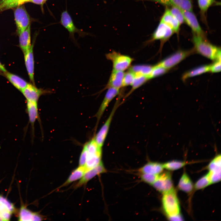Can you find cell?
<instances>
[{"mask_svg":"<svg viewBox=\"0 0 221 221\" xmlns=\"http://www.w3.org/2000/svg\"><path fill=\"white\" fill-rule=\"evenodd\" d=\"M192 41L198 53L211 60H221L220 48L210 43L205 37L193 33Z\"/></svg>","mask_w":221,"mask_h":221,"instance_id":"6da1fadb","label":"cell"},{"mask_svg":"<svg viewBox=\"0 0 221 221\" xmlns=\"http://www.w3.org/2000/svg\"><path fill=\"white\" fill-rule=\"evenodd\" d=\"M87 155L84 167L86 171L98 165L101 161L102 147L99 146L94 138L85 144Z\"/></svg>","mask_w":221,"mask_h":221,"instance_id":"7a4b0ae2","label":"cell"},{"mask_svg":"<svg viewBox=\"0 0 221 221\" xmlns=\"http://www.w3.org/2000/svg\"><path fill=\"white\" fill-rule=\"evenodd\" d=\"M162 204L164 210L168 217L180 214L179 203L176 191L173 188L163 193Z\"/></svg>","mask_w":221,"mask_h":221,"instance_id":"3957f363","label":"cell"},{"mask_svg":"<svg viewBox=\"0 0 221 221\" xmlns=\"http://www.w3.org/2000/svg\"><path fill=\"white\" fill-rule=\"evenodd\" d=\"M14 14L17 33L19 34L30 25L31 20L24 6L22 5L16 8Z\"/></svg>","mask_w":221,"mask_h":221,"instance_id":"277c9868","label":"cell"},{"mask_svg":"<svg viewBox=\"0 0 221 221\" xmlns=\"http://www.w3.org/2000/svg\"><path fill=\"white\" fill-rule=\"evenodd\" d=\"M107 58L113 63V69L124 71L130 66L133 59L130 57L113 52L106 55Z\"/></svg>","mask_w":221,"mask_h":221,"instance_id":"5b68a950","label":"cell"},{"mask_svg":"<svg viewBox=\"0 0 221 221\" xmlns=\"http://www.w3.org/2000/svg\"><path fill=\"white\" fill-rule=\"evenodd\" d=\"M192 52V50L178 51L163 60L158 64L168 70L182 61Z\"/></svg>","mask_w":221,"mask_h":221,"instance_id":"8992f818","label":"cell"},{"mask_svg":"<svg viewBox=\"0 0 221 221\" xmlns=\"http://www.w3.org/2000/svg\"><path fill=\"white\" fill-rule=\"evenodd\" d=\"M119 106V102L117 100L112 110L107 119L94 138L95 140L98 145L101 147H102L103 145L108 132L113 116Z\"/></svg>","mask_w":221,"mask_h":221,"instance_id":"52a82bcc","label":"cell"},{"mask_svg":"<svg viewBox=\"0 0 221 221\" xmlns=\"http://www.w3.org/2000/svg\"><path fill=\"white\" fill-rule=\"evenodd\" d=\"M152 184L156 190L163 193L173 188L171 174L167 172L159 175L157 180Z\"/></svg>","mask_w":221,"mask_h":221,"instance_id":"ba28073f","label":"cell"},{"mask_svg":"<svg viewBox=\"0 0 221 221\" xmlns=\"http://www.w3.org/2000/svg\"><path fill=\"white\" fill-rule=\"evenodd\" d=\"M21 92L27 101L37 103L42 95L50 92V91L41 88H38L33 84L28 83Z\"/></svg>","mask_w":221,"mask_h":221,"instance_id":"9c48e42d","label":"cell"},{"mask_svg":"<svg viewBox=\"0 0 221 221\" xmlns=\"http://www.w3.org/2000/svg\"><path fill=\"white\" fill-rule=\"evenodd\" d=\"M220 154H218L209 164L208 173L211 184L218 182L221 180Z\"/></svg>","mask_w":221,"mask_h":221,"instance_id":"30bf717a","label":"cell"},{"mask_svg":"<svg viewBox=\"0 0 221 221\" xmlns=\"http://www.w3.org/2000/svg\"><path fill=\"white\" fill-rule=\"evenodd\" d=\"M60 23L68 31L70 35L72 38H74L75 33H77L81 36L86 35V33L78 29L75 26L71 16L66 10L61 13Z\"/></svg>","mask_w":221,"mask_h":221,"instance_id":"8fae6325","label":"cell"},{"mask_svg":"<svg viewBox=\"0 0 221 221\" xmlns=\"http://www.w3.org/2000/svg\"><path fill=\"white\" fill-rule=\"evenodd\" d=\"M174 32L168 25L160 21L153 33L150 41L160 40L162 41L169 39Z\"/></svg>","mask_w":221,"mask_h":221,"instance_id":"7c38bea8","label":"cell"},{"mask_svg":"<svg viewBox=\"0 0 221 221\" xmlns=\"http://www.w3.org/2000/svg\"><path fill=\"white\" fill-rule=\"evenodd\" d=\"M181 10L184 22L191 28L193 33L205 37L204 33L192 11Z\"/></svg>","mask_w":221,"mask_h":221,"instance_id":"4fadbf2b","label":"cell"},{"mask_svg":"<svg viewBox=\"0 0 221 221\" xmlns=\"http://www.w3.org/2000/svg\"><path fill=\"white\" fill-rule=\"evenodd\" d=\"M106 169L101 161L98 165L86 171L80 180L74 185L75 189L86 185L90 180L95 176L106 172Z\"/></svg>","mask_w":221,"mask_h":221,"instance_id":"5bb4252c","label":"cell"},{"mask_svg":"<svg viewBox=\"0 0 221 221\" xmlns=\"http://www.w3.org/2000/svg\"><path fill=\"white\" fill-rule=\"evenodd\" d=\"M119 92V89L113 87L108 88V90L104 98L95 115V116L97 119L96 126H97L99 121L110 102L116 96L118 95Z\"/></svg>","mask_w":221,"mask_h":221,"instance_id":"9a60e30c","label":"cell"},{"mask_svg":"<svg viewBox=\"0 0 221 221\" xmlns=\"http://www.w3.org/2000/svg\"><path fill=\"white\" fill-rule=\"evenodd\" d=\"M148 1L159 3L164 6L176 7L182 10L192 11L191 0H137Z\"/></svg>","mask_w":221,"mask_h":221,"instance_id":"2e32d148","label":"cell"},{"mask_svg":"<svg viewBox=\"0 0 221 221\" xmlns=\"http://www.w3.org/2000/svg\"><path fill=\"white\" fill-rule=\"evenodd\" d=\"M33 43L29 49L25 53L24 60L25 64L30 80L32 83L35 85L34 79V61L33 53Z\"/></svg>","mask_w":221,"mask_h":221,"instance_id":"e0dca14e","label":"cell"},{"mask_svg":"<svg viewBox=\"0 0 221 221\" xmlns=\"http://www.w3.org/2000/svg\"><path fill=\"white\" fill-rule=\"evenodd\" d=\"M124 74L123 71L113 69L106 88H108L113 87L119 89L122 87V82Z\"/></svg>","mask_w":221,"mask_h":221,"instance_id":"ac0fdd59","label":"cell"},{"mask_svg":"<svg viewBox=\"0 0 221 221\" xmlns=\"http://www.w3.org/2000/svg\"><path fill=\"white\" fill-rule=\"evenodd\" d=\"M160 21L169 26L174 32H179L180 24L177 20L170 13L167 8L162 16Z\"/></svg>","mask_w":221,"mask_h":221,"instance_id":"d6986e66","label":"cell"},{"mask_svg":"<svg viewBox=\"0 0 221 221\" xmlns=\"http://www.w3.org/2000/svg\"><path fill=\"white\" fill-rule=\"evenodd\" d=\"M26 111L29 117V123L33 132L35 122L39 118L37 103L27 101Z\"/></svg>","mask_w":221,"mask_h":221,"instance_id":"ffe728a7","label":"cell"},{"mask_svg":"<svg viewBox=\"0 0 221 221\" xmlns=\"http://www.w3.org/2000/svg\"><path fill=\"white\" fill-rule=\"evenodd\" d=\"M18 35L20 47L24 54L29 49L32 45L31 44L30 25Z\"/></svg>","mask_w":221,"mask_h":221,"instance_id":"44dd1931","label":"cell"},{"mask_svg":"<svg viewBox=\"0 0 221 221\" xmlns=\"http://www.w3.org/2000/svg\"><path fill=\"white\" fill-rule=\"evenodd\" d=\"M5 76L13 85L21 91L27 86L28 83L19 76L8 72H3Z\"/></svg>","mask_w":221,"mask_h":221,"instance_id":"7402d4cb","label":"cell"},{"mask_svg":"<svg viewBox=\"0 0 221 221\" xmlns=\"http://www.w3.org/2000/svg\"><path fill=\"white\" fill-rule=\"evenodd\" d=\"M163 164L156 162H149L146 164L139 170L142 173L159 174L163 170Z\"/></svg>","mask_w":221,"mask_h":221,"instance_id":"603a6c76","label":"cell"},{"mask_svg":"<svg viewBox=\"0 0 221 221\" xmlns=\"http://www.w3.org/2000/svg\"><path fill=\"white\" fill-rule=\"evenodd\" d=\"M86 172L84 166H79L73 170L67 180L57 189L67 186L72 182L81 178Z\"/></svg>","mask_w":221,"mask_h":221,"instance_id":"cb8c5ba5","label":"cell"},{"mask_svg":"<svg viewBox=\"0 0 221 221\" xmlns=\"http://www.w3.org/2000/svg\"><path fill=\"white\" fill-rule=\"evenodd\" d=\"M30 0H0V13L10 9L16 8Z\"/></svg>","mask_w":221,"mask_h":221,"instance_id":"d4e9b609","label":"cell"},{"mask_svg":"<svg viewBox=\"0 0 221 221\" xmlns=\"http://www.w3.org/2000/svg\"><path fill=\"white\" fill-rule=\"evenodd\" d=\"M211 65H206L199 66L186 72L183 76L184 80L192 77L200 75L210 71Z\"/></svg>","mask_w":221,"mask_h":221,"instance_id":"484cf974","label":"cell"},{"mask_svg":"<svg viewBox=\"0 0 221 221\" xmlns=\"http://www.w3.org/2000/svg\"><path fill=\"white\" fill-rule=\"evenodd\" d=\"M178 187L180 190L187 193H189L192 190L193 188L192 183L185 173H184L180 178Z\"/></svg>","mask_w":221,"mask_h":221,"instance_id":"4316f807","label":"cell"},{"mask_svg":"<svg viewBox=\"0 0 221 221\" xmlns=\"http://www.w3.org/2000/svg\"><path fill=\"white\" fill-rule=\"evenodd\" d=\"M149 79L148 77L146 76L139 74H135V76L131 84V89L125 96L124 98L128 97L135 90L145 83Z\"/></svg>","mask_w":221,"mask_h":221,"instance_id":"83f0119b","label":"cell"},{"mask_svg":"<svg viewBox=\"0 0 221 221\" xmlns=\"http://www.w3.org/2000/svg\"><path fill=\"white\" fill-rule=\"evenodd\" d=\"M153 68V66L147 64L137 65L131 67L129 69L134 74H139L149 76Z\"/></svg>","mask_w":221,"mask_h":221,"instance_id":"f1b7e54d","label":"cell"},{"mask_svg":"<svg viewBox=\"0 0 221 221\" xmlns=\"http://www.w3.org/2000/svg\"><path fill=\"white\" fill-rule=\"evenodd\" d=\"M197 2L201 15L204 18L209 7L213 4L218 3L215 0H197Z\"/></svg>","mask_w":221,"mask_h":221,"instance_id":"f546056e","label":"cell"},{"mask_svg":"<svg viewBox=\"0 0 221 221\" xmlns=\"http://www.w3.org/2000/svg\"><path fill=\"white\" fill-rule=\"evenodd\" d=\"M185 162L177 160H174L166 162L163 164L164 168L170 170L178 169L184 166Z\"/></svg>","mask_w":221,"mask_h":221,"instance_id":"4dcf8cb0","label":"cell"},{"mask_svg":"<svg viewBox=\"0 0 221 221\" xmlns=\"http://www.w3.org/2000/svg\"><path fill=\"white\" fill-rule=\"evenodd\" d=\"M211 184L207 174L199 179L196 183L195 188L197 190L202 189Z\"/></svg>","mask_w":221,"mask_h":221,"instance_id":"1f68e13d","label":"cell"},{"mask_svg":"<svg viewBox=\"0 0 221 221\" xmlns=\"http://www.w3.org/2000/svg\"><path fill=\"white\" fill-rule=\"evenodd\" d=\"M168 70L158 64L153 66L152 70L149 76V79L162 75L167 72Z\"/></svg>","mask_w":221,"mask_h":221,"instance_id":"d6a6232c","label":"cell"},{"mask_svg":"<svg viewBox=\"0 0 221 221\" xmlns=\"http://www.w3.org/2000/svg\"><path fill=\"white\" fill-rule=\"evenodd\" d=\"M33 214V213L30 211L25 207H21L20 211L19 220L32 221Z\"/></svg>","mask_w":221,"mask_h":221,"instance_id":"836d02e7","label":"cell"},{"mask_svg":"<svg viewBox=\"0 0 221 221\" xmlns=\"http://www.w3.org/2000/svg\"><path fill=\"white\" fill-rule=\"evenodd\" d=\"M168 9L170 13L177 20L180 25L184 22L181 10L176 7H171L170 8Z\"/></svg>","mask_w":221,"mask_h":221,"instance_id":"e575fe53","label":"cell"},{"mask_svg":"<svg viewBox=\"0 0 221 221\" xmlns=\"http://www.w3.org/2000/svg\"><path fill=\"white\" fill-rule=\"evenodd\" d=\"M135 76V74L129 70L124 74L122 87H125L131 85Z\"/></svg>","mask_w":221,"mask_h":221,"instance_id":"d590c367","label":"cell"},{"mask_svg":"<svg viewBox=\"0 0 221 221\" xmlns=\"http://www.w3.org/2000/svg\"><path fill=\"white\" fill-rule=\"evenodd\" d=\"M158 176V174L142 173L141 178L144 182L152 184L157 180Z\"/></svg>","mask_w":221,"mask_h":221,"instance_id":"8d00e7d4","label":"cell"},{"mask_svg":"<svg viewBox=\"0 0 221 221\" xmlns=\"http://www.w3.org/2000/svg\"><path fill=\"white\" fill-rule=\"evenodd\" d=\"M11 213L7 208L0 204V217L3 221L9 220Z\"/></svg>","mask_w":221,"mask_h":221,"instance_id":"74e56055","label":"cell"},{"mask_svg":"<svg viewBox=\"0 0 221 221\" xmlns=\"http://www.w3.org/2000/svg\"><path fill=\"white\" fill-rule=\"evenodd\" d=\"M87 151L86 144L83 146L79 160V166H84L86 162Z\"/></svg>","mask_w":221,"mask_h":221,"instance_id":"f35d334b","label":"cell"},{"mask_svg":"<svg viewBox=\"0 0 221 221\" xmlns=\"http://www.w3.org/2000/svg\"><path fill=\"white\" fill-rule=\"evenodd\" d=\"M0 204L5 207L12 213L14 210L13 204L6 199L0 196Z\"/></svg>","mask_w":221,"mask_h":221,"instance_id":"ab89813d","label":"cell"},{"mask_svg":"<svg viewBox=\"0 0 221 221\" xmlns=\"http://www.w3.org/2000/svg\"><path fill=\"white\" fill-rule=\"evenodd\" d=\"M221 60H216L211 65L210 71L213 73L220 72L221 71Z\"/></svg>","mask_w":221,"mask_h":221,"instance_id":"60d3db41","label":"cell"},{"mask_svg":"<svg viewBox=\"0 0 221 221\" xmlns=\"http://www.w3.org/2000/svg\"><path fill=\"white\" fill-rule=\"evenodd\" d=\"M45 219L43 216L37 213H33L32 221H41Z\"/></svg>","mask_w":221,"mask_h":221,"instance_id":"b9f144b4","label":"cell"},{"mask_svg":"<svg viewBox=\"0 0 221 221\" xmlns=\"http://www.w3.org/2000/svg\"><path fill=\"white\" fill-rule=\"evenodd\" d=\"M47 1V0H30L29 2L41 5L43 8L44 4Z\"/></svg>","mask_w":221,"mask_h":221,"instance_id":"7bdbcfd3","label":"cell"},{"mask_svg":"<svg viewBox=\"0 0 221 221\" xmlns=\"http://www.w3.org/2000/svg\"><path fill=\"white\" fill-rule=\"evenodd\" d=\"M168 217L169 220L171 221H180L183 220V218L180 214L175 216Z\"/></svg>","mask_w":221,"mask_h":221,"instance_id":"ee69618b","label":"cell"}]
</instances>
